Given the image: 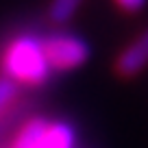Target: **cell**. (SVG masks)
<instances>
[{
	"instance_id": "obj_1",
	"label": "cell",
	"mask_w": 148,
	"mask_h": 148,
	"mask_svg": "<svg viewBox=\"0 0 148 148\" xmlns=\"http://www.w3.org/2000/svg\"><path fill=\"white\" fill-rule=\"evenodd\" d=\"M2 70L13 83L39 85L46 81L50 65L42 50V42L33 37H15L2 50Z\"/></svg>"
},
{
	"instance_id": "obj_2",
	"label": "cell",
	"mask_w": 148,
	"mask_h": 148,
	"mask_svg": "<svg viewBox=\"0 0 148 148\" xmlns=\"http://www.w3.org/2000/svg\"><path fill=\"white\" fill-rule=\"evenodd\" d=\"M7 148H74V131L65 122L33 118L20 126Z\"/></svg>"
},
{
	"instance_id": "obj_3",
	"label": "cell",
	"mask_w": 148,
	"mask_h": 148,
	"mask_svg": "<svg viewBox=\"0 0 148 148\" xmlns=\"http://www.w3.org/2000/svg\"><path fill=\"white\" fill-rule=\"evenodd\" d=\"M42 50L48 65L55 70L79 68L89 57L87 44L76 35H68V33H55V35L42 39Z\"/></svg>"
},
{
	"instance_id": "obj_4",
	"label": "cell",
	"mask_w": 148,
	"mask_h": 148,
	"mask_svg": "<svg viewBox=\"0 0 148 148\" xmlns=\"http://www.w3.org/2000/svg\"><path fill=\"white\" fill-rule=\"evenodd\" d=\"M146 65H148V31H144L135 42H131L118 55L116 74L122 79H131V76L139 74Z\"/></svg>"
},
{
	"instance_id": "obj_5",
	"label": "cell",
	"mask_w": 148,
	"mask_h": 148,
	"mask_svg": "<svg viewBox=\"0 0 148 148\" xmlns=\"http://www.w3.org/2000/svg\"><path fill=\"white\" fill-rule=\"evenodd\" d=\"M79 5H81V0H52V5H50L52 22H57V24L68 22L74 15V11L79 9Z\"/></svg>"
},
{
	"instance_id": "obj_6",
	"label": "cell",
	"mask_w": 148,
	"mask_h": 148,
	"mask_svg": "<svg viewBox=\"0 0 148 148\" xmlns=\"http://www.w3.org/2000/svg\"><path fill=\"white\" fill-rule=\"evenodd\" d=\"M15 98H18V83L7 76H0V116L13 107Z\"/></svg>"
},
{
	"instance_id": "obj_7",
	"label": "cell",
	"mask_w": 148,
	"mask_h": 148,
	"mask_svg": "<svg viewBox=\"0 0 148 148\" xmlns=\"http://www.w3.org/2000/svg\"><path fill=\"white\" fill-rule=\"evenodd\" d=\"M116 5L120 9H124L126 13H135V11H139L146 5V0H116Z\"/></svg>"
}]
</instances>
